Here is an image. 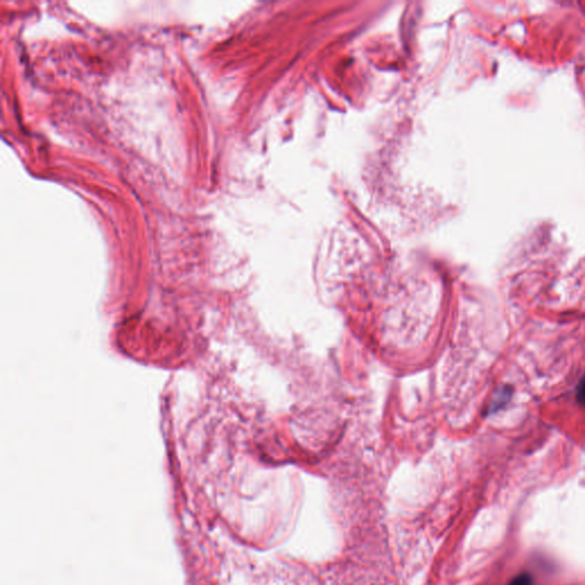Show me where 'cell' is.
Returning <instances> with one entry per match:
<instances>
[{
    "label": "cell",
    "mask_w": 585,
    "mask_h": 585,
    "mask_svg": "<svg viewBox=\"0 0 585 585\" xmlns=\"http://www.w3.org/2000/svg\"><path fill=\"white\" fill-rule=\"evenodd\" d=\"M509 585H534L532 577L530 574L523 573L516 576Z\"/></svg>",
    "instance_id": "1"
},
{
    "label": "cell",
    "mask_w": 585,
    "mask_h": 585,
    "mask_svg": "<svg viewBox=\"0 0 585 585\" xmlns=\"http://www.w3.org/2000/svg\"><path fill=\"white\" fill-rule=\"evenodd\" d=\"M582 383H584V384H585V378H583V380H582Z\"/></svg>",
    "instance_id": "2"
}]
</instances>
